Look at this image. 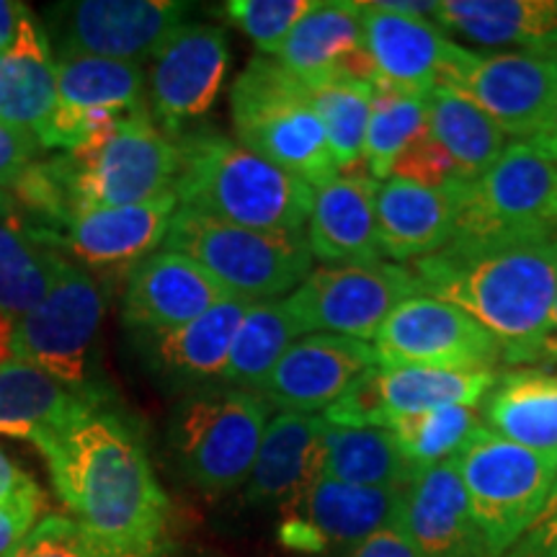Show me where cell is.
<instances>
[{
    "label": "cell",
    "mask_w": 557,
    "mask_h": 557,
    "mask_svg": "<svg viewBox=\"0 0 557 557\" xmlns=\"http://www.w3.org/2000/svg\"><path fill=\"white\" fill-rule=\"evenodd\" d=\"M37 449L62 504L103 549L169 545L171 500L137 426L109 403L41 436Z\"/></svg>",
    "instance_id": "cell-1"
},
{
    "label": "cell",
    "mask_w": 557,
    "mask_h": 557,
    "mask_svg": "<svg viewBox=\"0 0 557 557\" xmlns=\"http://www.w3.org/2000/svg\"><path fill=\"white\" fill-rule=\"evenodd\" d=\"M423 295L457 305L498 341L506 364L542 359L557 289V233L413 261Z\"/></svg>",
    "instance_id": "cell-2"
},
{
    "label": "cell",
    "mask_w": 557,
    "mask_h": 557,
    "mask_svg": "<svg viewBox=\"0 0 557 557\" xmlns=\"http://www.w3.org/2000/svg\"><path fill=\"white\" fill-rule=\"evenodd\" d=\"M181 207L230 225L271 233H302L315 189L256 156L218 129H186L173 137Z\"/></svg>",
    "instance_id": "cell-3"
},
{
    "label": "cell",
    "mask_w": 557,
    "mask_h": 557,
    "mask_svg": "<svg viewBox=\"0 0 557 557\" xmlns=\"http://www.w3.org/2000/svg\"><path fill=\"white\" fill-rule=\"evenodd\" d=\"M238 143L312 189L338 176L308 88L274 58L256 54L230 90Z\"/></svg>",
    "instance_id": "cell-4"
},
{
    "label": "cell",
    "mask_w": 557,
    "mask_h": 557,
    "mask_svg": "<svg viewBox=\"0 0 557 557\" xmlns=\"http://www.w3.org/2000/svg\"><path fill=\"white\" fill-rule=\"evenodd\" d=\"M271 406L253 389L201 385L171 416L169 444L178 470L207 496L246 485L267 434Z\"/></svg>",
    "instance_id": "cell-5"
},
{
    "label": "cell",
    "mask_w": 557,
    "mask_h": 557,
    "mask_svg": "<svg viewBox=\"0 0 557 557\" xmlns=\"http://www.w3.org/2000/svg\"><path fill=\"white\" fill-rule=\"evenodd\" d=\"M163 248L189 256L230 295L248 302L292 295L312 271L305 233L238 227L186 207L173 214Z\"/></svg>",
    "instance_id": "cell-6"
},
{
    "label": "cell",
    "mask_w": 557,
    "mask_h": 557,
    "mask_svg": "<svg viewBox=\"0 0 557 557\" xmlns=\"http://www.w3.org/2000/svg\"><path fill=\"white\" fill-rule=\"evenodd\" d=\"M557 233V158L534 139L506 145L483 176L457 189L449 246L485 248Z\"/></svg>",
    "instance_id": "cell-7"
},
{
    "label": "cell",
    "mask_w": 557,
    "mask_h": 557,
    "mask_svg": "<svg viewBox=\"0 0 557 557\" xmlns=\"http://www.w3.org/2000/svg\"><path fill=\"white\" fill-rule=\"evenodd\" d=\"M472 521L491 557H504L545 508L557 455H540L480 426L457 457Z\"/></svg>",
    "instance_id": "cell-8"
},
{
    "label": "cell",
    "mask_w": 557,
    "mask_h": 557,
    "mask_svg": "<svg viewBox=\"0 0 557 557\" xmlns=\"http://www.w3.org/2000/svg\"><path fill=\"white\" fill-rule=\"evenodd\" d=\"M78 209L129 207L173 194L178 148L150 114L132 116L58 156Z\"/></svg>",
    "instance_id": "cell-9"
},
{
    "label": "cell",
    "mask_w": 557,
    "mask_h": 557,
    "mask_svg": "<svg viewBox=\"0 0 557 557\" xmlns=\"http://www.w3.org/2000/svg\"><path fill=\"white\" fill-rule=\"evenodd\" d=\"M436 86H449L475 101L506 137L534 139L557 101V54H485L449 41Z\"/></svg>",
    "instance_id": "cell-10"
},
{
    "label": "cell",
    "mask_w": 557,
    "mask_h": 557,
    "mask_svg": "<svg viewBox=\"0 0 557 557\" xmlns=\"http://www.w3.org/2000/svg\"><path fill=\"white\" fill-rule=\"evenodd\" d=\"M103 292L78 263H65L47 297L13 323V359L39 367L70 387H94L90 351L103 320Z\"/></svg>",
    "instance_id": "cell-11"
},
{
    "label": "cell",
    "mask_w": 557,
    "mask_h": 557,
    "mask_svg": "<svg viewBox=\"0 0 557 557\" xmlns=\"http://www.w3.org/2000/svg\"><path fill=\"white\" fill-rule=\"evenodd\" d=\"M423 295L413 271L400 263H367V267L312 269L284 299L302 336L336 333V336L374 341L382 323L406 299Z\"/></svg>",
    "instance_id": "cell-12"
},
{
    "label": "cell",
    "mask_w": 557,
    "mask_h": 557,
    "mask_svg": "<svg viewBox=\"0 0 557 557\" xmlns=\"http://www.w3.org/2000/svg\"><path fill=\"white\" fill-rule=\"evenodd\" d=\"M377 367L447 372H496L498 341L475 318L438 297L416 295L398 305L374 338Z\"/></svg>",
    "instance_id": "cell-13"
},
{
    "label": "cell",
    "mask_w": 557,
    "mask_h": 557,
    "mask_svg": "<svg viewBox=\"0 0 557 557\" xmlns=\"http://www.w3.org/2000/svg\"><path fill=\"white\" fill-rule=\"evenodd\" d=\"M58 109L45 135V148L75 150L132 116L150 114L145 99L143 62L60 54Z\"/></svg>",
    "instance_id": "cell-14"
},
{
    "label": "cell",
    "mask_w": 557,
    "mask_h": 557,
    "mask_svg": "<svg viewBox=\"0 0 557 557\" xmlns=\"http://www.w3.org/2000/svg\"><path fill=\"white\" fill-rule=\"evenodd\" d=\"M186 5L171 0H78L47 13L50 47L60 54L143 62L184 26Z\"/></svg>",
    "instance_id": "cell-15"
},
{
    "label": "cell",
    "mask_w": 557,
    "mask_h": 557,
    "mask_svg": "<svg viewBox=\"0 0 557 557\" xmlns=\"http://www.w3.org/2000/svg\"><path fill=\"white\" fill-rule=\"evenodd\" d=\"M408 487H361L320 475L282 508L278 542L292 553L323 555L400 524Z\"/></svg>",
    "instance_id": "cell-16"
},
{
    "label": "cell",
    "mask_w": 557,
    "mask_h": 557,
    "mask_svg": "<svg viewBox=\"0 0 557 557\" xmlns=\"http://www.w3.org/2000/svg\"><path fill=\"white\" fill-rule=\"evenodd\" d=\"M496 372H447L423 367H374L361 374L348 393L329 410L323 421L333 426L389 429L403 416L442 406L478 408L496 385Z\"/></svg>",
    "instance_id": "cell-17"
},
{
    "label": "cell",
    "mask_w": 557,
    "mask_h": 557,
    "mask_svg": "<svg viewBox=\"0 0 557 557\" xmlns=\"http://www.w3.org/2000/svg\"><path fill=\"white\" fill-rule=\"evenodd\" d=\"M230 67L225 32L207 24H184L152 58L148 109L158 129L171 139L201 120L218 101Z\"/></svg>",
    "instance_id": "cell-18"
},
{
    "label": "cell",
    "mask_w": 557,
    "mask_h": 557,
    "mask_svg": "<svg viewBox=\"0 0 557 557\" xmlns=\"http://www.w3.org/2000/svg\"><path fill=\"white\" fill-rule=\"evenodd\" d=\"M374 367L377 354L367 341L310 333L287 348L259 395L271 408H282V413L318 416V410H329Z\"/></svg>",
    "instance_id": "cell-19"
},
{
    "label": "cell",
    "mask_w": 557,
    "mask_h": 557,
    "mask_svg": "<svg viewBox=\"0 0 557 557\" xmlns=\"http://www.w3.org/2000/svg\"><path fill=\"white\" fill-rule=\"evenodd\" d=\"M227 297L233 295L189 256L156 250L129 271L122 320L135 333L184 329Z\"/></svg>",
    "instance_id": "cell-20"
},
{
    "label": "cell",
    "mask_w": 557,
    "mask_h": 557,
    "mask_svg": "<svg viewBox=\"0 0 557 557\" xmlns=\"http://www.w3.org/2000/svg\"><path fill=\"white\" fill-rule=\"evenodd\" d=\"M274 60L305 88L333 81L374 83L364 52L361 11L351 0H318L287 34Z\"/></svg>",
    "instance_id": "cell-21"
},
{
    "label": "cell",
    "mask_w": 557,
    "mask_h": 557,
    "mask_svg": "<svg viewBox=\"0 0 557 557\" xmlns=\"http://www.w3.org/2000/svg\"><path fill=\"white\" fill-rule=\"evenodd\" d=\"M377 191L380 181L367 171L338 173L315 189L308 220L312 259L325 267H367L382 261Z\"/></svg>",
    "instance_id": "cell-22"
},
{
    "label": "cell",
    "mask_w": 557,
    "mask_h": 557,
    "mask_svg": "<svg viewBox=\"0 0 557 557\" xmlns=\"http://www.w3.org/2000/svg\"><path fill=\"white\" fill-rule=\"evenodd\" d=\"M176 205V194H169L145 205L81 209L60 233L58 248L90 269L139 263L165 240Z\"/></svg>",
    "instance_id": "cell-23"
},
{
    "label": "cell",
    "mask_w": 557,
    "mask_h": 557,
    "mask_svg": "<svg viewBox=\"0 0 557 557\" xmlns=\"http://www.w3.org/2000/svg\"><path fill=\"white\" fill-rule=\"evenodd\" d=\"M253 302L240 297L222 299L218 308L184 329L135 333L145 367L169 387H201L205 380H220L243 315Z\"/></svg>",
    "instance_id": "cell-24"
},
{
    "label": "cell",
    "mask_w": 557,
    "mask_h": 557,
    "mask_svg": "<svg viewBox=\"0 0 557 557\" xmlns=\"http://www.w3.org/2000/svg\"><path fill=\"white\" fill-rule=\"evenodd\" d=\"M400 527L423 557H491L472 521L457 457L416 472Z\"/></svg>",
    "instance_id": "cell-25"
},
{
    "label": "cell",
    "mask_w": 557,
    "mask_h": 557,
    "mask_svg": "<svg viewBox=\"0 0 557 557\" xmlns=\"http://www.w3.org/2000/svg\"><path fill=\"white\" fill-rule=\"evenodd\" d=\"M364 52L374 83L426 96L436 86L449 39L431 18L400 16L377 3H359Z\"/></svg>",
    "instance_id": "cell-26"
},
{
    "label": "cell",
    "mask_w": 557,
    "mask_h": 557,
    "mask_svg": "<svg viewBox=\"0 0 557 557\" xmlns=\"http://www.w3.org/2000/svg\"><path fill=\"white\" fill-rule=\"evenodd\" d=\"M323 416L276 413L246 480L248 504L284 508L323 475Z\"/></svg>",
    "instance_id": "cell-27"
},
{
    "label": "cell",
    "mask_w": 557,
    "mask_h": 557,
    "mask_svg": "<svg viewBox=\"0 0 557 557\" xmlns=\"http://www.w3.org/2000/svg\"><path fill=\"white\" fill-rule=\"evenodd\" d=\"M99 387H70L39 367L11 359L0 367V436L29 438L67 429L103 406Z\"/></svg>",
    "instance_id": "cell-28"
},
{
    "label": "cell",
    "mask_w": 557,
    "mask_h": 557,
    "mask_svg": "<svg viewBox=\"0 0 557 557\" xmlns=\"http://www.w3.org/2000/svg\"><path fill=\"white\" fill-rule=\"evenodd\" d=\"M426 189L410 181L387 178L377 191V238L382 256L418 261L438 253L455 238L457 189Z\"/></svg>",
    "instance_id": "cell-29"
},
{
    "label": "cell",
    "mask_w": 557,
    "mask_h": 557,
    "mask_svg": "<svg viewBox=\"0 0 557 557\" xmlns=\"http://www.w3.org/2000/svg\"><path fill=\"white\" fill-rule=\"evenodd\" d=\"M58 109V73L50 37L26 13L18 37L9 52L0 54V122L29 132L45 143ZM45 148V145H41Z\"/></svg>",
    "instance_id": "cell-30"
},
{
    "label": "cell",
    "mask_w": 557,
    "mask_h": 557,
    "mask_svg": "<svg viewBox=\"0 0 557 557\" xmlns=\"http://www.w3.org/2000/svg\"><path fill=\"white\" fill-rule=\"evenodd\" d=\"M434 18L475 45L557 54V0H444Z\"/></svg>",
    "instance_id": "cell-31"
},
{
    "label": "cell",
    "mask_w": 557,
    "mask_h": 557,
    "mask_svg": "<svg viewBox=\"0 0 557 557\" xmlns=\"http://www.w3.org/2000/svg\"><path fill=\"white\" fill-rule=\"evenodd\" d=\"M483 403L487 431L540 455H557V377L534 369L500 374Z\"/></svg>",
    "instance_id": "cell-32"
},
{
    "label": "cell",
    "mask_w": 557,
    "mask_h": 557,
    "mask_svg": "<svg viewBox=\"0 0 557 557\" xmlns=\"http://www.w3.org/2000/svg\"><path fill=\"white\" fill-rule=\"evenodd\" d=\"M426 124L468 184L506 150V132L475 101L449 86H434L426 94Z\"/></svg>",
    "instance_id": "cell-33"
},
{
    "label": "cell",
    "mask_w": 557,
    "mask_h": 557,
    "mask_svg": "<svg viewBox=\"0 0 557 557\" xmlns=\"http://www.w3.org/2000/svg\"><path fill=\"white\" fill-rule=\"evenodd\" d=\"M65 263L58 246L37 230L18 218L0 220V312L13 323L32 312L58 282Z\"/></svg>",
    "instance_id": "cell-34"
},
{
    "label": "cell",
    "mask_w": 557,
    "mask_h": 557,
    "mask_svg": "<svg viewBox=\"0 0 557 557\" xmlns=\"http://www.w3.org/2000/svg\"><path fill=\"white\" fill-rule=\"evenodd\" d=\"M323 475L361 487H408L416 470L400 455L389 429L325 423Z\"/></svg>",
    "instance_id": "cell-35"
},
{
    "label": "cell",
    "mask_w": 557,
    "mask_h": 557,
    "mask_svg": "<svg viewBox=\"0 0 557 557\" xmlns=\"http://www.w3.org/2000/svg\"><path fill=\"white\" fill-rule=\"evenodd\" d=\"M297 338H302V331L292 318L287 302H278V299L253 302L235 333L227 364L220 374V385L259 393L278 359Z\"/></svg>",
    "instance_id": "cell-36"
},
{
    "label": "cell",
    "mask_w": 557,
    "mask_h": 557,
    "mask_svg": "<svg viewBox=\"0 0 557 557\" xmlns=\"http://www.w3.org/2000/svg\"><path fill=\"white\" fill-rule=\"evenodd\" d=\"M374 86L367 81H333L308 88L312 109L329 139V150L341 171H357L364 165V137L372 111Z\"/></svg>",
    "instance_id": "cell-37"
},
{
    "label": "cell",
    "mask_w": 557,
    "mask_h": 557,
    "mask_svg": "<svg viewBox=\"0 0 557 557\" xmlns=\"http://www.w3.org/2000/svg\"><path fill=\"white\" fill-rule=\"evenodd\" d=\"M372 111L364 137V171L374 181L389 176L406 145L426 127V96L372 83Z\"/></svg>",
    "instance_id": "cell-38"
},
{
    "label": "cell",
    "mask_w": 557,
    "mask_h": 557,
    "mask_svg": "<svg viewBox=\"0 0 557 557\" xmlns=\"http://www.w3.org/2000/svg\"><path fill=\"white\" fill-rule=\"evenodd\" d=\"M480 426L483 421L475 408L442 406L398 418L389 423V434L398 444L400 455L418 472L462 455Z\"/></svg>",
    "instance_id": "cell-39"
},
{
    "label": "cell",
    "mask_w": 557,
    "mask_h": 557,
    "mask_svg": "<svg viewBox=\"0 0 557 557\" xmlns=\"http://www.w3.org/2000/svg\"><path fill=\"white\" fill-rule=\"evenodd\" d=\"M318 0H230L225 3L227 18L263 52L274 58L287 34Z\"/></svg>",
    "instance_id": "cell-40"
},
{
    "label": "cell",
    "mask_w": 557,
    "mask_h": 557,
    "mask_svg": "<svg viewBox=\"0 0 557 557\" xmlns=\"http://www.w3.org/2000/svg\"><path fill=\"white\" fill-rule=\"evenodd\" d=\"M389 176L426 186V189H449V186L468 184L459 176L455 160L444 150V145L431 135L429 124L406 145V150L393 163Z\"/></svg>",
    "instance_id": "cell-41"
},
{
    "label": "cell",
    "mask_w": 557,
    "mask_h": 557,
    "mask_svg": "<svg viewBox=\"0 0 557 557\" xmlns=\"http://www.w3.org/2000/svg\"><path fill=\"white\" fill-rule=\"evenodd\" d=\"M103 547L70 517L41 519L9 557H101Z\"/></svg>",
    "instance_id": "cell-42"
},
{
    "label": "cell",
    "mask_w": 557,
    "mask_h": 557,
    "mask_svg": "<svg viewBox=\"0 0 557 557\" xmlns=\"http://www.w3.org/2000/svg\"><path fill=\"white\" fill-rule=\"evenodd\" d=\"M41 150V143L29 132L0 122V186L11 189L13 181L29 169Z\"/></svg>",
    "instance_id": "cell-43"
},
{
    "label": "cell",
    "mask_w": 557,
    "mask_h": 557,
    "mask_svg": "<svg viewBox=\"0 0 557 557\" xmlns=\"http://www.w3.org/2000/svg\"><path fill=\"white\" fill-rule=\"evenodd\" d=\"M41 498L0 504V557H9L39 524Z\"/></svg>",
    "instance_id": "cell-44"
},
{
    "label": "cell",
    "mask_w": 557,
    "mask_h": 557,
    "mask_svg": "<svg viewBox=\"0 0 557 557\" xmlns=\"http://www.w3.org/2000/svg\"><path fill=\"white\" fill-rule=\"evenodd\" d=\"M348 557H423L416 542L408 537V532L400 524L382 529L372 537L354 547Z\"/></svg>",
    "instance_id": "cell-45"
},
{
    "label": "cell",
    "mask_w": 557,
    "mask_h": 557,
    "mask_svg": "<svg viewBox=\"0 0 557 557\" xmlns=\"http://www.w3.org/2000/svg\"><path fill=\"white\" fill-rule=\"evenodd\" d=\"M41 498L39 485L34 478L21 468L18 462L0 449V504H13V500Z\"/></svg>",
    "instance_id": "cell-46"
},
{
    "label": "cell",
    "mask_w": 557,
    "mask_h": 557,
    "mask_svg": "<svg viewBox=\"0 0 557 557\" xmlns=\"http://www.w3.org/2000/svg\"><path fill=\"white\" fill-rule=\"evenodd\" d=\"M504 557H557V517L529 529Z\"/></svg>",
    "instance_id": "cell-47"
},
{
    "label": "cell",
    "mask_w": 557,
    "mask_h": 557,
    "mask_svg": "<svg viewBox=\"0 0 557 557\" xmlns=\"http://www.w3.org/2000/svg\"><path fill=\"white\" fill-rule=\"evenodd\" d=\"M29 9L21 3H11V0H0V54L9 52L13 41L18 37L21 21L26 18Z\"/></svg>",
    "instance_id": "cell-48"
},
{
    "label": "cell",
    "mask_w": 557,
    "mask_h": 557,
    "mask_svg": "<svg viewBox=\"0 0 557 557\" xmlns=\"http://www.w3.org/2000/svg\"><path fill=\"white\" fill-rule=\"evenodd\" d=\"M380 9L389 13H400V16H418V18H431L434 21L438 3L436 0H374Z\"/></svg>",
    "instance_id": "cell-49"
},
{
    "label": "cell",
    "mask_w": 557,
    "mask_h": 557,
    "mask_svg": "<svg viewBox=\"0 0 557 557\" xmlns=\"http://www.w3.org/2000/svg\"><path fill=\"white\" fill-rule=\"evenodd\" d=\"M534 143L542 145V148L549 150L557 158V101H555V109H553V114H549L547 124L542 127L540 135L534 137Z\"/></svg>",
    "instance_id": "cell-50"
},
{
    "label": "cell",
    "mask_w": 557,
    "mask_h": 557,
    "mask_svg": "<svg viewBox=\"0 0 557 557\" xmlns=\"http://www.w3.org/2000/svg\"><path fill=\"white\" fill-rule=\"evenodd\" d=\"M101 557H169V545L163 547H127V549H103Z\"/></svg>",
    "instance_id": "cell-51"
},
{
    "label": "cell",
    "mask_w": 557,
    "mask_h": 557,
    "mask_svg": "<svg viewBox=\"0 0 557 557\" xmlns=\"http://www.w3.org/2000/svg\"><path fill=\"white\" fill-rule=\"evenodd\" d=\"M11 338H13V320L5 318L3 312H0V367H3L5 361L13 359Z\"/></svg>",
    "instance_id": "cell-52"
},
{
    "label": "cell",
    "mask_w": 557,
    "mask_h": 557,
    "mask_svg": "<svg viewBox=\"0 0 557 557\" xmlns=\"http://www.w3.org/2000/svg\"><path fill=\"white\" fill-rule=\"evenodd\" d=\"M542 359L557 361V289H555V305H553V323H549V336L542 346Z\"/></svg>",
    "instance_id": "cell-53"
},
{
    "label": "cell",
    "mask_w": 557,
    "mask_h": 557,
    "mask_svg": "<svg viewBox=\"0 0 557 557\" xmlns=\"http://www.w3.org/2000/svg\"><path fill=\"white\" fill-rule=\"evenodd\" d=\"M555 517H557V472H555V483H553V491H549L547 504H545V508H542V513L537 517V521H534V527L545 524V521L555 519Z\"/></svg>",
    "instance_id": "cell-54"
},
{
    "label": "cell",
    "mask_w": 557,
    "mask_h": 557,
    "mask_svg": "<svg viewBox=\"0 0 557 557\" xmlns=\"http://www.w3.org/2000/svg\"><path fill=\"white\" fill-rule=\"evenodd\" d=\"M11 218H18L16 205H13L11 191L0 186V220H11Z\"/></svg>",
    "instance_id": "cell-55"
},
{
    "label": "cell",
    "mask_w": 557,
    "mask_h": 557,
    "mask_svg": "<svg viewBox=\"0 0 557 557\" xmlns=\"http://www.w3.org/2000/svg\"><path fill=\"white\" fill-rule=\"evenodd\" d=\"M197 557H230V555H222V553H199Z\"/></svg>",
    "instance_id": "cell-56"
}]
</instances>
